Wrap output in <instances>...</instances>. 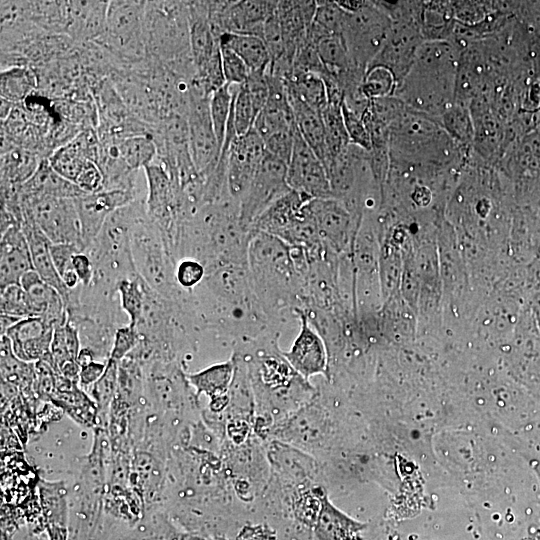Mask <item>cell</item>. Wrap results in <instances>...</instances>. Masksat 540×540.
<instances>
[{
    "label": "cell",
    "mask_w": 540,
    "mask_h": 540,
    "mask_svg": "<svg viewBox=\"0 0 540 540\" xmlns=\"http://www.w3.org/2000/svg\"><path fill=\"white\" fill-rule=\"evenodd\" d=\"M280 331L269 330L232 344V354L244 363L253 392V431L264 442L277 423L310 402L317 386L300 375L279 346Z\"/></svg>",
    "instance_id": "1"
},
{
    "label": "cell",
    "mask_w": 540,
    "mask_h": 540,
    "mask_svg": "<svg viewBox=\"0 0 540 540\" xmlns=\"http://www.w3.org/2000/svg\"><path fill=\"white\" fill-rule=\"evenodd\" d=\"M247 270L252 292L272 326L297 319L303 309V282L297 271L292 248L280 238L252 230Z\"/></svg>",
    "instance_id": "2"
},
{
    "label": "cell",
    "mask_w": 540,
    "mask_h": 540,
    "mask_svg": "<svg viewBox=\"0 0 540 540\" xmlns=\"http://www.w3.org/2000/svg\"><path fill=\"white\" fill-rule=\"evenodd\" d=\"M68 320L78 331L81 348L90 350L95 359L110 358L117 329L128 321L115 289L92 281L71 290L66 305ZM128 318V317H127Z\"/></svg>",
    "instance_id": "3"
},
{
    "label": "cell",
    "mask_w": 540,
    "mask_h": 540,
    "mask_svg": "<svg viewBox=\"0 0 540 540\" xmlns=\"http://www.w3.org/2000/svg\"><path fill=\"white\" fill-rule=\"evenodd\" d=\"M146 210L145 198L114 211L100 232L84 251L94 266L92 281L117 290L119 281L138 275L131 251V230L141 213Z\"/></svg>",
    "instance_id": "4"
},
{
    "label": "cell",
    "mask_w": 540,
    "mask_h": 540,
    "mask_svg": "<svg viewBox=\"0 0 540 540\" xmlns=\"http://www.w3.org/2000/svg\"><path fill=\"white\" fill-rule=\"evenodd\" d=\"M130 239L136 271L145 283L167 299L186 303L192 291H185L177 284L176 262L146 210L136 219Z\"/></svg>",
    "instance_id": "5"
},
{
    "label": "cell",
    "mask_w": 540,
    "mask_h": 540,
    "mask_svg": "<svg viewBox=\"0 0 540 540\" xmlns=\"http://www.w3.org/2000/svg\"><path fill=\"white\" fill-rule=\"evenodd\" d=\"M317 388L313 400L273 426L269 439L291 445L323 462L334 446V420L329 397L320 386Z\"/></svg>",
    "instance_id": "6"
},
{
    "label": "cell",
    "mask_w": 540,
    "mask_h": 540,
    "mask_svg": "<svg viewBox=\"0 0 540 540\" xmlns=\"http://www.w3.org/2000/svg\"><path fill=\"white\" fill-rule=\"evenodd\" d=\"M338 4L346 12L341 37L350 59L367 71L388 37L390 19L375 4L344 1Z\"/></svg>",
    "instance_id": "7"
},
{
    "label": "cell",
    "mask_w": 540,
    "mask_h": 540,
    "mask_svg": "<svg viewBox=\"0 0 540 540\" xmlns=\"http://www.w3.org/2000/svg\"><path fill=\"white\" fill-rule=\"evenodd\" d=\"M147 1H110L100 43L116 57L139 61L146 56L144 21ZM97 39V40H99Z\"/></svg>",
    "instance_id": "8"
},
{
    "label": "cell",
    "mask_w": 540,
    "mask_h": 540,
    "mask_svg": "<svg viewBox=\"0 0 540 540\" xmlns=\"http://www.w3.org/2000/svg\"><path fill=\"white\" fill-rule=\"evenodd\" d=\"M210 96L194 84H189L187 105L188 145L193 165L201 177L216 168L221 149L219 147L209 112Z\"/></svg>",
    "instance_id": "9"
},
{
    "label": "cell",
    "mask_w": 540,
    "mask_h": 540,
    "mask_svg": "<svg viewBox=\"0 0 540 540\" xmlns=\"http://www.w3.org/2000/svg\"><path fill=\"white\" fill-rule=\"evenodd\" d=\"M288 164L267 151L248 188L239 202V221L250 230L259 216L291 188L287 182Z\"/></svg>",
    "instance_id": "10"
},
{
    "label": "cell",
    "mask_w": 540,
    "mask_h": 540,
    "mask_svg": "<svg viewBox=\"0 0 540 540\" xmlns=\"http://www.w3.org/2000/svg\"><path fill=\"white\" fill-rule=\"evenodd\" d=\"M21 205L52 244H75L85 251L74 198H34L21 200Z\"/></svg>",
    "instance_id": "11"
},
{
    "label": "cell",
    "mask_w": 540,
    "mask_h": 540,
    "mask_svg": "<svg viewBox=\"0 0 540 540\" xmlns=\"http://www.w3.org/2000/svg\"><path fill=\"white\" fill-rule=\"evenodd\" d=\"M227 153V186L230 196L239 204L261 164L266 149L260 135L252 128L236 136Z\"/></svg>",
    "instance_id": "12"
},
{
    "label": "cell",
    "mask_w": 540,
    "mask_h": 540,
    "mask_svg": "<svg viewBox=\"0 0 540 540\" xmlns=\"http://www.w3.org/2000/svg\"><path fill=\"white\" fill-rule=\"evenodd\" d=\"M287 182L291 189L311 199L333 198L326 167L298 129L288 163Z\"/></svg>",
    "instance_id": "13"
},
{
    "label": "cell",
    "mask_w": 540,
    "mask_h": 540,
    "mask_svg": "<svg viewBox=\"0 0 540 540\" xmlns=\"http://www.w3.org/2000/svg\"><path fill=\"white\" fill-rule=\"evenodd\" d=\"M299 333L288 351L283 354L290 365L305 379L322 376L329 378V357L324 340L310 324L303 309L296 312Z\"/></svg>",
    "instance_id": "14"
},
{
    "label": "cell",
    "mask_w": 540,
    "mask_h": 540,
    "mask_svg": "<svg viewBox=\"0 0 540 540\" xmlns=\"http://www.w3.org/2000/svg\"><path fill=\"white\" fill-rule=\"evenodd\" d=\"M138 198H141L138 194L119 190H103L75 198L85 250L114 211Z\"/></svg>",
    "instance_id": "15"
},
{
    "label": "cell",
    "mask_w": 540,
    "mask_h": 540,
    "mask_svg": "<svg viewBox=\"0 0 540 540\" xmlns=\"http://www.w3.org/2000/svg\"><path fill=\"white\" fill-rule=\"evenodd\" d=\"M323 245L334 254H340L349 238L351 217L347 206L339 199H312L308 203Z\"/></svg>",
    "instance_id": "16"
},
{
    "label": "cell",
    "mask_w": 540,
    "mask_h": 540,
    "mask_svg": "<svg viewBox=\"0 0 540 540\" xmlns=\"http://www.w3.org/2000/svg\"><path fill=\"white\" fill-rule=\"evenodd\" d=\"M54 326L40 317H28L17 321L4 335L12 345L16 357L35 363L50 353Z\"/></svg>",
    "instance_id": "17"
},
{
    "label": "cell",
    "mask_w": 540,
    "mask_h": 540,
    "mask_svg": "<svg viewBox=\"0 0 540 540\" xmlns=\"http://www.w3.org/2000/svg\"><path fill=\"white\" fill-rule=\"evenodd\" d=\"M34 270L28 242L20 226H13L1 234L0 291L20 284L22 276Z\"/></svg>",
    "instance_id": "18"
},
{
    "label": "cell",
    "mask_w": 540,
    "mask_h": 540,
    "mask_svg": "<svg viewBox=\"0 0 540 540\" xmlns=\"http://www.w3.org/2000/svg\"><path fill=\"white\" fill-rule=\"evenodd\" d=\"M50 402L82 427L94 429L99 426L97 406L78 382L56 373Z\"/></svg>",
    "instance_id": "19"
},
{
    "label": "cell",
    "mask_w": 540,
    "mask_h": 540,
    "mask_svg": "<svg viewBox=\"0 0 540 540\" xmlns=\"http://www.w3.org/2000/svg\"><path fill=\"white\" fill-rule=\"evenodd\" d=\"M110 1H68L66 33L77 41L99 39L105 32Z\"/></svg>",
    "instance_id": "20"
},
{
    "label": "cell",
    "mask_w": 540,
    "mask_h": 540,
    "mask_svg": "<svg viewBox=\"0 0 540 540\" xmlns=\"http://www.w3.org/2000/svg\"><path fill=\"white\" fill-rule=\"evenodd\" d=\"M20 285L29 294L35 317H40L54 327L67 322L64 300L59 292L45 283L35 270L26 272Z\"/></svg>",
    "instance_id": "21"
},
{
    "label": "cell",
    "mask_w": 540,
    "mask_h": 540,
    "mask_svg": "<svg viewBox=\"0 0 540 540\" xmlns=\"http://www.w3.org/2000/svg\"><path fill=\"white\" fill-rule=\"evenodd\" d=\"M85 193L73 182L60 176L42 159L35 173L20 185V199L28 200L43 197L78 198Z\"/></svg>",
    "instance_id": "22"
},
{
    "label": "cell",
    "mask_w": 540,
    "mask_h": 540,
    "mask_svg": "<svg viewBox=\"0 0 540 540\" xmlns=\"http://www.w3.org/2000/svg\"><path fill=\"white\" fill-rule=\"evenodd\" d=\"M40 505L52 540L66 539L68 493L64 481L39 480Z\"/></svg>",
    "instance_id": "23"
},
{
    "label": "cell",
    "mask_w": 540,
    "mask_h": 540,
    "mask_svg": "<svg viewBox=\"0 0 540 540\" xmlns=\"http://www.w3.org/2000/svg\"><path fill=\"white\" fill-rule=\"evenodd\" d=\"M288 88V98L293 111L296 127L317 157L326 165L328 154L325 140V127L320 112L304 103Z\"/></svg>",
    "instance_id": "24"
},
{
    "label": "cell",
    "mask_w": 540,
    "mask_h": 540,
    "mask_svg": "<svg viewBox=\"0 0 540 540\" xmlns=\"http://www.w3.org/2000/svg\"><path fill=\"white\" fill-rule=\"evenodd\" d=\"M327 494L313 527L314 540H360L359 533L364 525L340 511Z\"/></svg>",
    "instance_id": "25"
},
{
    "label": "cell",
    "mask_w": 540,
    "mask_h": 540,
    "mask_svg": "<svg viewBox=\"0 0 540 540\" xmlns=\"http://www.w3.org/2000/svg\"><path fill=\"white\" fill-rule=\"evenodd\" d=\"M234 373L235 363L230 357L224 362L212 364L200 371L186 373V377L198 398L205 395L212 401L229 394Z\"/></svg>",
    "instance_id": "26"
},
{
    "label": "cell",
    "mask_w": 540,
    "mask_h": 540,
    "mask_svg": "<svg viewBox=\"0 0 540 540\" xmlns=\"http://www.w3.org/2000/svg\"><path fill=\"white\" fill-rule=\"evenodd\" d=\"M220 45L233 50L251 72L266 71L270 66L271 56L260 36L224 33L220 36Z\"/></svg>",
    "instance_id": "27"
},
{
    "label": "cell",
    "mask_w": 540,
    "mask_h": 540,
    "mask_svg": "<svg viewBox=\"0 0 540 540\" xmlns=\"http://www.w3.org/2000/svg\"><path fill=\"white\" fill-rule=\"evenodd\" d=\"M118 400L135 408L146 403L145 376L142 366L133 358L126 356L118 363Z\"/></svg>",
    "instance_id": "28"
},
{
    "label": "cell",
    "mask_w": 540,
    "mask_h": 540,
    "mask_svg": "<svg viewBox=\"0 0 540 540\" xmlns=\"http://www.w3.org/2000/svg\"><path fill=\"white\" fill-rule=\"evenodd\" d=\"M44 159L38 153L16 147L1 155V183L21 185L37 170Z\"/></svg>",
    "instance_id": "29"
},
{
    "label": "cell",
    "mask_w": 540,
    "mask_h": 540,
    "mask_svg": "<svg viewBox=\"0 0 540 540\" xmlns=\"http://www.w3.org/2000/svg\"><path fill=\"white\" fill-rule=\"evenodd\" d=\"M117 154L132 170L144 169L153 163L158 155L152 134H140L114 142Z\"/></svg>",
    "instance_id": "30"
},
{
    "label": "cell",
    "mask_w": 540,
    "mask_h": 540,
    "mask_svg": "<svg viewBox=\"0 0 540 540\" xmlns=\"http://www.w3.org/2000/svg\"><path fill=\"white\" fill-rule=\"evenodd\" d=\"M293 91L304 103L322 113L328 103L327 88L321 75L313 72H293L285 79Z\"/></svg>",
    "instance_id": "31"
},
{
    "label": "cell",
    "mask_w": 540,
    "mask_h": 540,
    "mask_svg": "<svg viewBox=\"0 0 540 540\" xmlns=\"http://www.w3.org/2000/svg\"><path fill=\"white\" fill-rule=\"evenodd\" d=\"M81 350L79 334L74 325L66 323L54 327L50 353L42 360L47 361L57 372L59 366L76 361Z\"/></svg>",
    "instance_id": "32"
},
{
    "label": "cell",
    "mask_w": 540,
    "mask_h": 540,
    "mask_svg": "<svg viewBox=\"0 0 540 540\" xmlns=\"http://www.w3.org/2000/svg\"><path fill=\"white\" fill-rule=\"evenodd\" d=\"M36 86V73L27 66H15L1 71V98L14 104L27 100Z\"/></svg>",
    "instance_id": "33"
},
{
    "label": "cell",
    "mask_w": 540,
    "mask_h": 540,
    "mask_svg": "<svg viewBox=\"0 0 540 540\" xmlns=\"http://www.w3.org/2000/svg\"><path fill=\"white\" fill-rule=\"evenodd\" d=\"M346 12L332 1H317L313 22L308 37L315 43L331 35L341 36Z\"/></svg>",
    "instance_id": "34"
},
{
    "label": "cell",
    "mask_w": 540,
    "mask_h": 540,
    "mask_svg": "<svg viewBox=\"0 0 540 540\" xmlns=\"http://www.w3.org/2000/svg\"><path fill=\"white\" fill-rule=\"evenodd\" d=\"M118 363L109 359L103 375L86 391L97 406L99 426L105 429L110 407L117 392Z\"/></svg>",
    "instance_id": "35"
},
{
    "label": "cell",
    "mask_w": 540,
    "mask_h": 540,
    "mask_svg": "<svg viewBox=\"0 0 540 540\" xmlns=\"http://www.w3.org/2000/svg\"><path fill=\"white\" fill-rule=\"evenodd\" d=\"M342 104L327 103L321 113L328 154L325 167L350 144L344 124Z\"/></svg>",
    "instance_id": "36"
},
{
    "label": "cell",
    "mask_w": 540,
    "mask_h": 540,
    "mask_svg": "<svg viewBox=\"0 0 540 540\" xmlns=\"http://www.w3.org/2000/svg\"><path fill=\"white\" fill-rule=\"evenodd\" d=\"M316 50L326 74L337 76L354 66L345 43L339 35L322 38L317 42Z\"/></svg>",
    "instance_id": "37"
},
{
    "label": "cell",
    "mask_w": 540,
    "mask_h": 540,
    "mask_svg": "<svg viewBox=\"0 0 540 540\" xmlns=\"http://www.w3.org/2000/svg\"><path fill=\"white\" fill-rule=\"evenodd\" d=\"M237 84L225 83L209 99V112L220 149L224 144Z\"/></svg>",
    "instance_id": "38"
},
{
    "label": "cell",
    "mask_w": 540,
    "mask_h": 540,
    "mask_svg": "<svg viewBox=\"0 0 540 540\" xmlns=\"http://www.w3.org/2000/svg\"><path fill=\"white\" fill-rule=\"evenodd\" d=\"M144 285L145 282L139 274L122 279L117 284L121 308L127 315L129 324L133 327H136L143 312L145 301Z\"/></svg>",
    "instance_id": "39"
},
{
    "label": "cell",
    "mask_w": 540,
    "mask_h": 540,
    "mask_svg": "<svg viewBox=\"0 0 540 540\" xmlns=\"http://www.w3.org/2000/svg\"><path fill=\"white\" fill-rule=\"evenodd\" d=\"M0 312L18 319L35 317L29 294L20 284L10 285L0 291Z\"/></svg>",
    "instance_id": "40"
},
{
    "label": "cell",
    "mask_w": 540,
    "mask_h": 540,
    "mask_svg": "<svg viewBox=\"0 0 540 540\" xmlns=\"http://www.w3.org/2000/svg\"><path fill=\"white\" fill-rule=\"evenodd\" d=\"M79 252L83 251L75 244H51L50 246V253L56 270L70 290L81 284L72 263L73 257Z\"/></svg>",
    "instance_id": "41"
},
{
    "label": "cell",
    "mask_w": 540,
    "mask_h": 540,
    "mask_svg": "<svg viewBox=\"0 0 540 540\" xmlns=\"http://www.w3.org/2000/svg\"><path fill=\"white\" fill-rule=\"evenodd\" d=\"M257 115L246 88L243 84L237 85L232 104V120L237 136L253 128Z\"/></svg>",
    "instance_id": "42"
},
{
    "label": "cell",
    "mask_w": 540,
    "mask_h": 540,
    "mask_svg": "<svg viewBox=\"0 0 540 540\" xmlns=\"http://www.w3.org/2000/svg\"><path fill=\"white\" fill-rule=\"evenodd\" d=\"M393 74L382 66H374L366 71L362 90L367 98L377 99L391 93L394 85Z\"/></svg>",
    "instance_id": "43"
},
{
    "label": "cell",
    "mask_w": 540,
    "mask_h": 540,
    "mask_svg": "<svg viewBox=\"0 0 540 540\" xmlns=\"http://www.w3.org/2000/svg\"><path fill=\"white\" fill-rule=\"evenodd\" d=\"M205 276V266L194 258H182L176 263V282L185 291H193L203 282Z\"/></svg>",
    "instance_id": "44"
},
{
    "label": "cell",
    "mask_w": 540,
    "mask_h": 540,
    "mask_svg": "<svg viewBox=\"0 0 540 540\" xmlns=\"http://www.w3.org/2000/svg\"><path fill=\"white\" fill-rule=\"evenodd\" d=\"M220 46L225 82L237 85L245 83L251 73L249 67L233 50L222 45Z\"/></svg>",
    "instance_id": "45"
},
{
    "label": "cell",
    "mask_w": 540,
    "mask_h": 540,
    "mask_svg": "<svg viewBox=\"0 0 540 540\" xmlns=\"http://www.w3.org/2000/svg\"><path fill=\"white\" fill-rule=\"evenodd\" d=\"M345 128L351 144L364 150L371 149V139L363 118L342 104Z\"/></svg>",
    "instance_id": "46"
},
{
    "label": "cell",
    "mask_w": 540,
    "mask_h": 540,
    "mask_svg": "<svg viewBox=\"0 0 540 540\" xmlns=\"http://www.w3.org/2000/svg\"><path fill=\"white\" fill-rule=\"evenodd\" d=\"M139 340L137 329L129 323L119 327L115 333L109 359L120 362L134 350Z\"/></svg>",
    "instance_id": "47"
},
{
    "label": "cell",
    "mask_w": 540,
    "mask_h": 540,
    "mask_svg": "<svg viewBox=\"0 0 540 540\" xmlns=\"http://www.w3.org/2000/svg\"><path fill=\"white\" fill-rule=\"evenodd\" d=\"M243 85L250 96L257 114H259L265 107L269 97L266 71L251 72Z\"/></svg>",
    "instance_id": "48"
},
{
    "label": "cell",
    "mask_w": 540,
    "mask_h": 540,
    "mask_svg": "<svg viewBox=\"0 0 540 540\" xmlns=\"http://www.w3.org/2000/svg\"><path fill=\"white\" fill-rule=\"evenodd\" d=\"M75 184L85 193L92 194L103 190V176L99 166L93 161H87L78 175Z\"/></svg>",
    "instance_id": "49"
},
{
    "label": "cell",
    "mask_w": 540,
    "mask_h": 540,
    "mask_svg": "<svg viewBox=\"0 0 540 540\" xmlns=\"http://www.w3.org/2000/svg\"><path fill=\"white\" fill-rule=\"evenodd\" d=\"M107 362L91 359L79 365V386L84 391H87L103 375Z\"/></svg>",
    "instance_id": "50"
},
{
    "label": "cell",
    "mask_w": 540,
    "mask_h": 540,
    "mask_svg": "<svg viewBox=\"0 0 540 540\" xmlns=\"http://www.w3.org/2000/svg\"><path fill=\"white\" fill-rule=\"evenodd\" d=\"M73 268L83 286H89L94 278V266L85 252H79L73 257Z\"/></svg>",
    "instance_id": "51"
},
{
    "label": "cell",
    "mask_w": 540,
    "mask_h": 540,
    "mask_svg": "<svg viewBox=\"0 0 540 540\" xmlns=\"http://www.w3.org/2000/svg\"><path fill=\"white\" fill-rule=\"evenodd\" d=\"M0 322H1V335H4L6 333V331L12 326L14 325L17 321H19L20 319L18 318H15V317H12V316H8V315H5V314H0Z\"/></svg>",
    "instance_id": "52"
},
{
    "label": "cell",
    "mask_w": 540,
    "mask_h": 540,
    "mask_svg": "<svg viewBox=\"0 0 540 540\" xmlns=\"http://www.w3.org/2000/svg\"><path fill=\"white\" fill-rule=\"evenodd\" d=\"M15 105L16 104L4 98H1V109H0L1 122L7 119V117L10 115Z\"/></svg>",
    "instance_id": "53"
},
{
    "label": "cell",
    "mask_w": 540,
    "mask_h": 540,
    "mask_svg": "<svg viewBox=\"0 0 540 540\" xmlns=\"http://www.w3.org/2000/svg\"><path fill=\"white\" fill-rule=\"evenodd\" d=\"M2 540H8V539H7V534H5V533H3V532H2Z\"/></svg>",
    "instance_id": "54"
}]
</instances>
